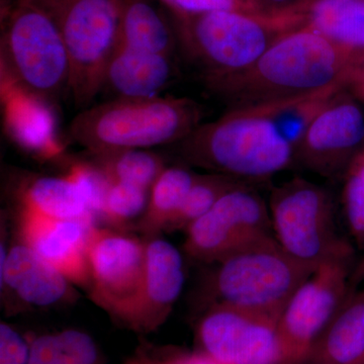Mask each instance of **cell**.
<instances>
[{"instance_id":"30","label":"cell","mask_w":364,"mask_h":364,"mask_svg":"<svg viewBox=\"0 0 364 364\" xmlns=\"http://www.w3.org/2000/svg\"><path fill=\"white\" fill-rule=\"evenodd\" d=\"M67 176L77 186L95 220L102 219L105 198L111 181L93 162H75Z\"/></svg>"},{"instance_id":"21","label":"cell","mask_w":364,"mask_h":364,"mask_svg":"<svg viewBox=\"0 0 364 364\" xmlns=\"http://www.w3.org/2000/svg\"><path fill=\"white\" fill-rule=\"evenodd\" d=\"M21 210L53 220L97 223L80 191L68 176H37L21 186Z\"/></svg>"},{"instance_id":"38","label":"cell","mask_w":364,"mask_h":364,"mask_svg":"<svg viewBox=\"0 0 364 364\" xmlns=\"http://www.w3.org/2000/svg\"><path fill=\"white\" fill-rule=\"evenodd\" d=\"M350 86L358 91L360 97L364 98V82H361V81H353V82H351Z\"/></svg>"},{"instance_id":"12","label":"cell","mask_w":364,"mask_h":364,"mask_svg":"<svg viewBox=\"0 0 364 364\" xmlns=\"http://www.w3.org/2000/svg\"><path fill=\"white\" fill-rule=\"evenodd\" d=\"M364 148V109L355 97L340 90L318 112L296 150V163L333 178Z\"/></svg>"},{"instance_id":"3","label":"cell","mask_w":364,"mask_h":364,"mask_svg":"<svg viewBox=\"0 0 364 364\" xmlns=\"http://www.w3.org/2000/svg\"><path fill=\"white\" fill-rule=\"evenodd\" d=\"M178 48L207 90L255 63L282 36L303 26L296 11L252 14L223 11L172 16Z\"/></svg>"},{"instance_id":"19","label":"cell","mask_w":364,"mask_h":364,"mask_svg":"<svg viewBox=\"0 0 364 364\" xmlns=\"http://www.w3.org/2000/svg\"><path fill=\"white\" fill-rule=\"evenodd\" d=\"M294 11L305 28L364 57V0H305Z\"/></svg>"},{"instance_id":"32","label":"cell","mask_w":364,"mask_h":364,"mask_svg":"<svg viewBox=\"0 0 364 364\" xmlns=\"http://www.w3.org/2000/svg\"><path fill=\"white\" fill-rule=\"evenodd\" d=\"M30 341L6 323L0 324V364H28Z\"/></svg>"},{"instance_id":"17","label":"cell","mask_w":364,"mask_h":364,"mask_svg":"<svg viewBox=\"0 0 364 364\" xmlns=\"http://www.w3.org/2000/svg\"><path fill=\"white\" fill-rule=\"evenodd\" d=\"M0 267L1 287L11 289L26 303L48 306L68 298L71 282L23 243L9 251L2 244Z\"/></svg>"},{"instance_id":"5","label":"cell","mask_w":364,"mask_h":364,"mask_svg":"<svg viewBox=\"0 0 364 364\" xmlns=\"http://www.w3.org/2000/svg\"><path fill=\"white\" fill-rule=\"evenodd\" d=\"M207 291L210 305H226L279 318L296 289L314 270L267 237L215 263Z\"/></svg>"},{"instance_id":"28","label":"cell","mask_w":364,"mask_h":364,"mask_svg":"<svg viewBox=\"0 0 364 364\" xmlns=\"http://www.w3.org/2000/svg\"><path fill=\"white\" fill-rule=\"evenodd\" d=\"M342 203L349 231L364 248V148L345 169Z\"/></svg>"},{"instance_id":"15","label":"cell","mask_w":364,"mask_h":364,"mask_svg":"<svg viewBox=\"0 0 364 364\" xmlns=\"http://www.w3.org/2000/svg\"><path fill=\"white\" fill-rule=\"evenodd\" d=\"M97 227L86 220H53L21 210V243L59 270L71 284L90 287L87 249Z\"/></svg>"},{"instance_id":"2","label":"cell","mask_w":364,"mask_h":364,"mask_svg":"<svg viewBox=\"0 0 364 364\" xmlns=\"http://www.w3.org/2000/svg\"><path fill=\"white\" fill-rule=\"evenodd\" d=\"M176 146L189 164L250 183L267 181L296 163L294 148L258 105L229 109Z\"/></svg>"},{"instance_id":"27","label":"cell","mask_w":364,"mask_h":364,"mask_svg":"<svg viewBox=\"0 0 364 364\" xmlns=\"http://www.w3.org/2000/svg\"><path fill=\"white\" fill-rule=\"evenodd\" d=\"M245 184H250V182L224 174L208 173L205 176H196L181 210L170 222L166 231H186L193 222L207 214L222 196L232 189Z\"/></svg>"},{"instance_id":"26","label":"cell","mask_w":364,"mask_h":364,"mask_svg":"<svg viewBox=\"0 0 364 364\" xmlns=\"http://www.w3.org/2000/svg\"><path fill=\"white\" fill-rule=\"evenodd\" d=\"M11 100V127L16 140L28 149L45 156L58 153L52 138V117L46 109V102L28 93V104Z\"/></svg>"},{"instance_id":"14","label":"cell","mask_w":364,"mask_h":364,"mask_svg":"<svg viewBox=\"0 0 364 364\" xmlns=\"http://www.w3.org/2000/svg\"><path fill=\"white\" fill-rule=\"evenodd\" d=\"M183 284L181 252L164 239H151L146 242L145 273L140 291L116 320L140 334L156 331L168 318Z\"/></svg>"},{"instance_id":"10","label":"cell","mask_w":364,"mask_h":364,"mask_svg":"<svg viewBox=\"0 0 364 364\" xmlns=\"http://www.w3.org/2000/svg\"><path fill=\"white\" fill-rule=\"evenodd\" d=\"M186 232L184 251L205 263L219 262L254 242L274 236L269 208L250 184L222 196Z\"/></svg>"},{"instance_id":"13","label":"cell","mask_w":364,"mask_h":364,"mask_svg":"<svg viewBox=\"0 0 364 364\" xmlns=\"http://www.w3.org/2000/svg\"><path fill=\"white\" fill-rule=\"evenodd\" d=\"M91 299L117 318L142 286L146 243L95 227L87 249Z\"/></svg>"},{"instance_id":"18","label":"cell","mask_w":364,"mask_h":364,"mask_svg":"<svg viewBox=\"0 0 364 364\" xmlns=\"http://www.w3.org/2000/svg\"><path fill=\"white\" fill-rule=\"evenodd\" d=\"M303 364H364V287L349 294Z\"/></svg>"},{"instance_id":"36","label":"cell","mask_w":364,"mask_h":364,"mask_svg":"<svg viewBox=\"0 0 364 364\" xmlns=\"http://www.w3.org/2000/svg\"><path fill=\"white\" fill-rule=\"evenodd\" d=\"M126 364H160L156 359L150 354L142 353L141 352L138 355L134 356L127 361Z\"/></svg>"},{"instance_id":"6","label":"cell","mask_w":364,"mask_h":364,"mask_svg":"<svg viewBox=\"0 0 364 364\" xmlns=\"http://www.w3.org/2000/svg\"><path fill=\"white\" fill-rule=\"evenodd\" d=\"M2 50L21 90L44 102L69 93L71 64L54 18L35 0H14L6 11Z\"/></svg>"},{"instance_id":"25","label":"cell","mask_w":364,"mask_h":364,"mask_svg":"<svg viewBox=\"0 0 364 364\" xmlns=\"http://www.w3.org/2000/svg\"><path fill=\"white\" fill-rule=\"evenodd\" d=\"M100 351L92 337L79 330L41 335L30 341L28 364H98Z\"/></svg>"},{"instance_id":"1","label":"cell","mask_w":364,"mask_h":364,"mask_svg":"<svg viewBox=\"0 0 364 364\" xmlns=\"http://www.w3.org/2000/svg\"><path fill=\"white\" fill-rule=\"evenodd\" d=\"M364 57L305 26L282 36L255 63L208 91L229 109L299 97L334 85L350 86Z\"/></svg>"},{"instance_id":"33","label":"cell","mask_w":364,"mask_h":364,"mask_svg":"<svg viewBox=\"0 0 364 364\" xmlns=\"http://www.w3.org/2000/svg\"><path fill=\"white\" fill-rule=\"evenodd\" d=\"M160 364H214L202 352L196 351L193 353H165L161 355H152Z\"/></svg>"},{"instance_id":"11","label":"cell","mask_w":364,"mask_h":364,"mask_svg":"<svg viewBox=\"0 0 364 364\" xmlns=\"http://www.w3.org/2000/svg\"><path fill=\"white\" fill-rule=\"evenodd\" d=\"M279 318L208 306L196 327L198 351L214 364H284Z\"/></svg>"},{"instance_id":"4","label":"cell","mask_w":364,"mask_h":364,"mask_svg":"<svg viewBox=\"0 0 364 364\" xmlns=\"http://www.w3.org/2000/svg\"><path fill=\"white\" fill-rule=\"evenodd\" d=\"M186 97L114 98L90 105L72 119L69 138L90 154L176 145L203 122Z\"/></svg>"},{"instance_id":"29","label":"cell","mask_w":364,"mask_h":364,"mask_svg":"<svg viewBox=\"0 0 364 364\" xmlns=\"http://www.w3.org/2000/svg\"><path fill=\"white\" fill-rule=\"evenodd\" d=\"M149 193V189L134 184L111 182L102 219L114 226H124L136 218H142L147 208Z\"/></svg>"},{"instance_id":"22","label":"cell","mask_w":364,"mask_h":364,"mask_svg":"<svg viewBox=\"0 0 364 364\" xmlns=\"http://www.w3.org/2000/svg\"><path fill=\"white\" fill-rule=\"evenodd\" d=\"M196 174L182 166L166 167L150 189L147 208L141 219L142 231L155 235L166 231L181 210Z\"/></svg>"},{"instance_id":"8","label":"cell","mask_w":364,"mask_h":364,"mask_svg":"<svg viewBox=\"0 0 364 364\" xmlns=\"http://www.w3.org/2000/svg\"><path fill=\"white\" fill-rule=\"evenodd\" d=\"M268 208L280 247L314 272L350 245L337 234L331 193L318 184L294 177L272 189Z\"/></svg>"},{"instance_id":"34","label":"cell","mask_w":364,"mask_h":364,"mask_svg":"<svg viewBox=\"0 0 364 364\" xmlns=\"http://www.w3.org/2000/svg\"><path fill=\"white\" fill-rule=\"evenodd\" d=\"M264 14H282L294 11L305 0H249Z\"/></svg>"},{"instance_id":"20","label":"cell","mask_w":364,"mask_h":364,"mask_svg":"<svg viewBox=\"0 0 364 364\" xmlns=\"http://www.w3.org/2000/svg\"><path fill=\"white\" fill-rule=\"evenodd\" d=\"M117 46L174 56L178 42L173 23L150 0H121Z\"/></svg>"},{"instance_id":"23","label":"cell","mask_w":364,"mask_h":364,"mask_svg":"<svg viewBox=\"0 0 364 364\" xmlns=\"http://www.w3.org/2000/svg\"><path fill=\"white\" fill-rule=\"evenodd\" d=\"M347 87L348 86L334 85L299 97L258 105V107L274 122L296 153L301 138L318 112L337 92Z\"/></svg>"},{"instance_id":"31","label":"cell","mask_w":364,"mask_h":364,"mask_svg":"<svg viewBox=\"0 0 364 364\" xmlns=\"http://www.w3.org/2000/svg\"><path fill=\"white\" fill-rule=\"evenodd\" d=\"M159 1L169 9L172 16H193L223 11L264 14L249 0H159Z\"/></svg>"},{"instance_id":"37","label":"cell","mask_w":364,"mask_h":364,"mask_svg":"<svg viewBox=\"0 0 364 364\" xmlns=\"http://www.w3.org/2000/svg\"><path fill=\"white\" fill-rule=\"evenodd\" d=\"M353 81H361V82H364V61L363 63L358 67L355 74H354V77L352 79L351 82H353Z\"/></svg>"},{"instance_id":"7","label":"cell","mask_w":364,"mask_h":364,"mask_svg":"<svg viewBox=\"0 0 364 364\" xmlns=\"http://www.w3.org/2000/svg\"><path fill=\"white\" fill-rule=\"evenodd\" d=\"M58 25L71 64L69 95L90 107L117 47L121 0H35Z\"/></svg>"},{"instance_id":"35","label":"cell","mask_w":364,"mask_h":364,"mask_svg":"<svg viewBox=\"0 0 364 364\" xmlns=\"http://www.w3.org/2000/svg\"><path fill=\"white\" fill-rule=\"evenodd\" d=\"M364 282V256L363 259L359 261L358 264L354 267L353 272L351 275V287L352 289L358 286L360 282Z\"/></svg>"},{"instance_id":"9","label":"cell","mask_w":364,"mask_h":364,"mask_svg":"<svg viewBox=\"0 0 364 364\" xmlns=\"http://www.w3.org/2000/svg\"><path fill=\"white\" fill-rule=\"evenodd\" d=\"M353 249L328 258L294 291L279 317L284 364H303L353 289Z\"/></svg>"},{"instance_id":"24","label":"cell","mask_w":364,"mask_h":364,"mask_svg":"<svg viewBox=\"0 0 364 364\" xmlns=\"http://www.w3.org/2000/svg\"><path fill=\"white\" fill-rule=\"evenodd\" d=\"M92 155V162L111 182L151 189L166 168L164 159L149 149H123Z\"/></svg>"},{"instance_id":"16","label":"cell","mask_w":364,"mask_h":364,"mask_svg":"<svg viewBox=\"0 0 364 364\" xmlns=\"http://www.w3.org/2000/svg\"><path fill=\"white\" fill-rule=\"evenodd\" d=\"M176 73L174 56L117 46L105 69L102 91L111 95V100L159 97Z\"/></svg>"}]
</instances>
